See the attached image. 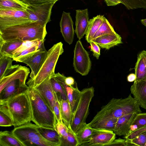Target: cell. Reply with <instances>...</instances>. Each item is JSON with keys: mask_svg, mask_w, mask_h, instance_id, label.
Instances as JSON below:
<instances>
[{"mask_svg": "<svg viewBox=\"0 0 146 146\" xmlns=\"http://www.w3.org/2000/svg\"><path fill=\"white\" fill-rule=\"evenodd\" d=\"M26 92L17 94L6 100H0V111L11 118L15 127L31 121V106Z\"/></svg>", "mask_w": 146, "mask_h": 146, "instance_id": "1", "label": "cell"}, {"mask_svg": "<svg viewBox=\"0 0 146 146\" xmlns=\"http://www.w3.org/2000/svg\"><path fill=\"white\" fill-rule=\"evenodd\" d=\"M46 24L30 22L12 25L0 30V40L10 41L19 39L23 41L45 40Z\"/></svg>", "mask_w": 146, "mask_h": 146, "instance_id": "2", "label": "cell"}, {"mask_svg": "<svg viewBox=\"0 0 146 146\" xmlns=\"http://www.w3.org/2000/svg\"><path fill=\"white\" fill-rule=\"evenodd\" d=\"M26 92L31 106V121L39 127L55 130L57 121L50 107L35 88L29 87Z\"/></svg>", "mask_w": 146, "mask_h": 146, "instance_id": "3", "label": "cell"}, {"mask_svg": "<svg viewBox=\"0 0 146 146\" xmlns=\"http://www.w3.org/2000/svg\"><path fill=\"white\" fill-rule=\"evenodd\" d=\"M141 112L140 105L130 94L124 98H112L101 108L90 122L102 119L118 118L126 114Z\"/></svg>", "mask_w": 146, "mask_h": 146, "instance_id": "4", "label": "cell"}, {"mask_svg": "<svg viewBox=\"0 0 146 146\" xmlns=\"http://www.w3.org/2000/svg\"><path fill=\"white\" fill-rule=\"evenodd\" d=\"M61 42L54 44L47 51L46 58L38 73L33 79H29L27 84L31 88H35L45 80L54 76L55 66L58 58L64 52Z\"/></svg>", "mask_w": 146, "mask_h": 146, "instance_id": "5", "label": "cell"}, {"mask_svg": "<svg viewBox=\"0 0 146 146\" xmlns=\"http://www.w3.org/2000/svg\"><path fill=\"white\" fill-rule=\"evenodd\" d=\"M39 127L30 122L15 127L12 131L24 146H57L42 135L39 131Z\"/></svg>", "mask_w": 146, "mask_h": 146, "instance_id": "6", "label": "cell"}, {"mask_svg": "<svg viewBox=\"0 0 146 146\" xmlns=\"http://www.w3.org/2000/svg\"><path fill=\"white\" fill-rule=\"evenodd\" d=\"M94 92L93 87L85 88L81 91L78 104L73 113L71 124V129L75 133L87 124L86 120Z\"/></svg>", "mask_w": 146, "mask_h": 146, "instance_id": "7", "label": "cell"}, {"mask_svg": "<svg viewBox=\"0 0 146 146\" xmlns=\"http://www.w3.org/2000/svg\"><path fill=\"white\" fill-rule=\"evenodd\" d=\"M91 66L89 54L79 40L76 42L74 50L73 66L74 69L82 76H85L90 72Z\"/></svg>", "mask_w": 146, "mask_h": 146, "instance_id": "8", "label": "cell"}, {"mask_svg": "<svg viewBox=\"0 0 146 146\" xmlns=\"http://www.w3.org/2000/svg\"><path fill=\"white\" fill-rule=\"evenodd\" d=\"M26 10L0 9V30L12 25L32 22Z\"/></svg>", "mask_w": 146, "mask_h": 146, "instance_id": "9", "label": "cell"}, {"mask_svg": "<svg viewBox=\"0 0 146 146\" xmlns=\"http://www.w3.org/2000/svg\"><path fill=\"white\" fill-rule=\"evenodd\" d=\"M55 3L50 2L38 5H29L26 11L29 19L32 22H42L46 25L51 21V11Z\"/></svg>", "mask_w": 146, "mask_h": 146, "instance_id": "10", "label": "cell"}, {"mask_svg": "<svg viewBox=\"0 0 146 146\" xmlns=\"http://www.w3.org/2000/svg\"><path fill=\"white\" fill-rule=\"evenodd\" d=\"M30 73L29 68L19 65H12L8 69L3 77L0 79V91L11 81L19 79L26 82Z\"/></svg>", "mask_w": 146, "mask_h": 146, "instance_id": "11", "label": "cell"}, {"mask_svg": "<svg viewBox=\"0 0 146 146\" xmlns=\"http://www.w3.org/2000/svg\"><path fill=\"white\" fill-rule=\"evenodd\" d=\"M28 88L25 82L20 79L13 80L0 91V100H6L17 94L26 92Z\"/></svg>", "mask_w": 146, "mask_h": 146, "instance_id": "12", "label": "cell"}, {"mask_svg": "<svg viewBox=\"0 0 146 146\" xmlns=\"http://www.w3.org/2000/svg\"><path fill=\"white\" fill-rule=\"evenodd\" d=\"M70 12L63 11L60 22V32L65 41L69 44H72L74 36V23Z\"/></svg>", "mask_w": 146, "mask_h": 146, "instance_id": "13", "label": "cell"}, {"mask_svg": "<svg viewBox=\"0 0 146 146\" xmlns=\"http://www.w3.org/2000/svg\"><path fill=\"white\" fill-rule=\"evenodd\" d=\"M115 138L116 134L113 131L100 129L90 141L81 146H108Z\"/></svg>", "mask_w": 146, "mask_h": 146, "instance_id": "14", "label": "cell"}, {"mask_svg": "<svg viewBox=\"0 0 146 146\" xmlns=\"http://www.w3.org/2000/svg\"><path fill=\"white\" fill-rule=\"evenodd\" d=\"M47 52L46 50H38L23 62V63L27 65L31 69L30 79H33L38 73L46 58Z\"/></svg>", "mask_w": 146, "mask_h": 146, "instance_id": "15", "label": "cell"}, {"mask_svg": "<svg viewBox=\"0 0 146 146\" xmlns=\"http://www.w3.org/2000/svg\"><path fill=\"white\" fill-rule=\"evenodd\" d=\"M88 9L76 10L75 32L80 40L85 35L89 23Z\"/></svg>", "mask_w": 146, "mask_h": 146, "instance_id": "16", "label": "cell"}, {"mask_svg": "<svg viewBox=\"0 0 146 146\" xmlns=\"http://www.w3.org/2000/svg\"><path fill=\"white\" fill-rule=\"evenodd\" d=\"M34 88L37 90L53 111L57 98L52 87L50 79L45 80Z\"/></svg>", "mask_w": 146, "mask_h": 146, "instance_id": "17", "label": "cell"}, {"mask_svg": "<svg viewBox=\"0 0 146 146\" xmlns=\"http://www.w3.org/2000/svg\"><path fill=\"white\" fill-rule=\"evenodd\" d=\"M130 91L140 107L146 110V78L139 81H134Z\"/></svg>", "mask_w": 146, "mask_h": 146, "instance_id": "18", "label": "cell"}, {"mask_svg": "<svg viewBox=\"0 0 146 146\" xmlns=\"http://www.w3.org/2000/svg\"><path fill=\"white\" fill-rule=\"evenodd\" d=\"M137 113H133L126 114L118 118L114 133L118 136H126Z\"/></svg>", "mask_w": 146, "mask_h": 146, "instance_id": "19", "label": "cell"}, {"mask_svg": "<svg viewBox=\"0 0 146 146\" xmlns=\"http://www.w3.org/2000/svg\"><path fill=\"white\" fill-rule=\"evenodd\" d=\"M92 41L101 48L106 50L122 43L121 37L116 32L102 36Z\"/></svg>", "mask_w": 146, "mask_h": 146, "instance_id": "20", "label": "cell"}, {"mask_svg": "<svg viewBox=\"0 0 146 146\" xmlns=\"http://www.w3.org/2000/svg\"><path fill=\"white\" fill-rule=\"evenodd\" d=\"M65 78H62L58 81L64 88L66 92L68 100L70 105L73 113L75 110L80 98L81 91L78 89L76 83L73 86H69L65 82Z\"/></svg>", "mask_w": 146, "mask_h": 146, "instance_id": "21", "label": "cell"}, {"mask_svg": "<svg viewBox=\"0 0 146 146\" xmlns=\"http://www.w3.org/2000/svg\"><path fill=\"white\" fill-rule=\"evenodd\" d=\"M23 41L16 39L5 41L0 40V56L13 58V53L21 45Z\"/></svg>", "mask_w": 146, "mask_h": 146, "instance_id": "22", "label": "cell"}, {"mask_svg": "<svg viewBox=\"0 0 146 146\" xmlns=\"http://www.w3.org/2000/svg\"><path fill=\"white\" fill-rule=\"evenodd\" d=\"M136 79L139 81L146 78V50L141 51L138 55L135 67Z\"/></svg>", "mask_w": 146, "mask_h": 146, "instance_id": "23", "label": "cell"}, {"mask_svg": "<svg viewBox=\"0 0 146 146\" xmlns=\"http://www.w3.org/2000/svg\"><path fill=\"white\" fill-rule=\"evenodd\" d=\"M104 18V15H98L90 19L85 35V38L89 43L102 24Z\"/></svg>", "mask_w": 146, "mask_h": 146, "instance_id": "24", "label": "cell"}, {"mask_svg": "<svg viewBox=\"0 0 146 146\" xmlns=\"http://www.w3.org/2000/svg\"><path fill=\"white\" fill-rule=\"evenodd\" d=\"M100 129L89 127L87 124L79 129L75 133L79 142L78 146H81L90 141L94 135Z\"/></svg>", "mask_w": 146, "mask_h": 146, "instance_id": "25", "label": "cell"}, {"mask_svg": "<svg viewBox=\"0 0 146 146\" xmlns=\"http://www.w3.org/2000/svg\"><path fill=\"white\" fill-rule=\"evenodd\" d=\"M118 118H104L87 124L89 127L94 128L114 131Z\"/></svg>", "mask_w": 146, "mask_h": 146, "instance_id": "26", "label": "cell"}, {"mask_svg": "<svg viewBox=\"0 0 146 146\" xmlns=\"http://www.w3.org/2000/svg\"><path fill=\"white\" fill-rule=\"evenodd\" d=\"M0 146H24L15 136L12 131H1Z\"/></svg>", "mask_w": 146, "mask_h": 146, "instance_id": "27", "label": "cell"}, {"mask_svg": "<svg viewBox=\"0 0 146 146\" xmlns=\"http://www.w3.org/2000/svg\"><path fill=\"white\" fill-rule=\"evenodd\" d=\"M60 102L62 121L69 129H71V124L73 112L70 105L68 100L62 99Z\"/></svg>", "mask_w": 146, "mask_h": 146, "instance_id": "28", "label": "cell"}, {"mask_svg": "<svg viewBox=\"0 0 146 146\" xmlns=\"http://www.w3.org/2000/svg\"><path fill=\"white\" fill-rule=\"evenodd\" d=\"M29 5L21 0H0V9L24 11Z\"/></svg>", "mask_w": 146, "mask_h": 146, "instance_id": "29", "label": "cell"}, {"mask_svg": "<svg viewBox=\"0 0 146 146\" xmlns=\"http://www.w3.org/2000/svg\"><path fill=\"white\" fill-rule=\"evenodd\" d=\"M39 131L42 135L46 139L60 146L61 137L56 130H53L39 127Z\"/></svg>", "mask_w": 146, "mask_h": 146, "instance_id": "30", "label": "cell"}, {"mask_svg": "<svg viewBox=\"0 0 146 146\" xmlns=\"http://www.w3.org/2000/svg\"><path fill=\"white\" fill-rule=\"evenodd\" d=\"M50 81L54 91L57 99L60 101L61 100H68L66 90L61 83L54 76L50 78Z\"/></svg>", "mask_w": 146, "mask_h": 146, "instance_id": "31", "label": "cell"}, {"mask_svg": "<svg viewBox=\"0 0 146 146\" xmlns=\"http://www.w3.org/2000/svg\"><path fill=\"white\" fill-rule=\"evenodd\" d=\"M38 44L25 50L18 54L14 56V61L23 62L27 59L33 56L38 50Z\"/></svg>", "mask_w": 146, "mask_h": 146, "instance_id": "32", "label": "cell"}, {"mask_svg": "<svg viewBox=\"0 0 146 146\" xmlns=\"http://www.w3.org/2000/svg\"><path fill=\"white\" fill-rule=\"evenodd\" d=\"M115 32L113 27L110 25L108 20L104 17L102 24L93 37L92 40L102 36L113 34Z\"/></svg>", "mask_w": 146, "mask_h": 146, "instance_id": "33", "label": "cell"}, {"mask_svg": "<svg viewBox=\"0 0 146 146\" xmlns=\"http://www.w3.org/2000/svg\"><path fill=\"white\" fill-rule=\"evenodd\" d=\"M146 125V113H137L132 121L128 133L132 132L140 127Z\"/></svg>", "mask_w": 146, "mask_h": 146, "instance_id": "34", "label": "cell"}, {"mask_svg": "<svg viewBox=\"0 0 146 146\" xmlns=\"http://www.w3.org/2000/svg\"><path fill=\"white\" fill-rule=\"evenodd\" d=\"M60 146H78L79 144L75 133L71 129H69L68 136L65 138L61 137Z\"/></svg>", "mask_w": 146, "mask_h": 146, "instance_id": "35", "label": "cell"}, {"mask_svg": "<svg viewBox=\"0 0 146 146\" xmlns=\"http://www.w3.org/2000/svg\"><path fill=\"white\" fill-rule=\"evenodd\" d=\"M121 3L128 10L146 9V0H121Z\"/></svg>", "mask_w": 146, "mask_h": 146, "instance_id": "36", "label": "cell"}, {"mask_svg": "<svg viewBox=\"0 0 146 146\" xmlns=\"http://www.w3.org/2000/svg\"><path fill=\"white\" fill-rule=\"evenodd\" d=\"M13 58L10 57L0 56V79L3 77L7 70L13 65Z\"/></svg>", "mask_w": 146, "mask_h": 146, "instance_id": "37", "label": "cell"}, {"mask_svg": "<svg viewBox=\"0 0 146 146\" xmlns=\"http://www.w3.org/2000/svg\"><path fill=\"white\" fill-rule=\"evenodd\" d=\"M125 140L129 146H145L146 143V131L141 133L132 139Z\"/></svg>", "mask_w": 146, "mask_h": 146, "instance_id": "38", "label": "cell"}, {"mask_svg": "<svg viewBox=\"0 0 146 146\" xmlns=\"http://www.w3.org/2000/svg\"><path fill=\"white\" fill-rule=\"evenodd\" d=\"M40 40L23 41L21 45L13 53V58L23 50L38 44Z\"/></svg>", "mask_w": 146, "mask_h": 146, "instance_id": "39", "label": "cell"}, {"mask_svg": "<svg viewBox=\"0 0 146 146\" xmlns=\"http://www.w3.org/2000/svg\"><path fill=\"white\" fill-rule=\"evenodd\" d=\"M69 129L63 122H56L55 129L62 137L65 138L68 135Z\"/></svg>", "mask_w": 146, "mask_h": 146, "instance_id": "40", "label": "cell"}, {"mask_svg": "<svg viewBox=\"0 0 146 146\" xmlns=\"http://www.w3.org/2000/svg\"><path fill=\"white\" fill-rule=\"evenodd\" d=\"M13 125V121L7 114L0 111V126L9 127Z\"/></svg>", "mask_w": 146, "mask_h": 146, "instance_id": "41", "label": "cell"}, {"mask_svg": "<svg viewBox=\"0 0 146 146\" xmlns=\"http://www.w3.org/2000/svg\"><path fill=\"white\" fill-rule=\"evenodd\" d=\"M53 111L57 122H63L61 115L60 102L57 98L53 108Z\"/></svg>", "mask_w": 146, "mask_h": 146, "instance_id": "42", "label": "cell"}, {"mask_svg": "<svg viewBox=\"0 0 146 146\" xmlns=\"http://www.w3.org/2000/svg\"><path fill=\"white\" fill-rule=\"evenodd\" d=\"M146 131V125L140 127L131 132H129L124 138L126 140H130L133 139L141 133Z\"/></svg>", "mask_w": 146, "mask_h": 146, "instance_id": "43", "label": "cell"}, {"mask_svg": "<svg viewBox=\"0 0 146 146\" xmlns=\"http://www.w3.org/2000/svg\"><path fill=\"white\" fill-rule=\"evenodd\" d=\"M89 43L91 46L90 51L92 52L93 56L98 59L100 55V47L93 41H90Z\"/></svg>", "mask_w": 146, "mask_h": 146, "instance_id": "44", "label": "cell"}, {"mask_svg": "<svg viewBox=\"0 0 146 146\" xmlns=\"http://www.w3.org/2000/svg\"><path fill=\"white\" fill-rule=\"evenodd\" d=\"M27 4L30 5H38L50 2L56 3L58 0H21Z\"/></svg>", "mask_w": 146, "mask_h": 146, "instance_id": "45", "label": "cell"}, {"mask_svg": "<svg viewBox=\"0 0 146 146\" xmlns=\"http://www.w3.org/2000/svg\"><path fill=\"white\" fill-rule=\"evenodd\" d=\"M108 146H128V145L125 139L119 138L117 139H115Z\"/></svg>", "mask_w": 146, "mask_h": 146, "instance_id": "46", "label": "cell"}, {"mask_svg": "<svg viewBox=\"0 0 146 146\" xmlns=\"http://www.w3.org/2000/svg\"><path fill=\"white\" fill-rule=\"evenodd\" d=\"M65 82L66 85L70 86H74L76 83L74 79L72 77H66L65 79Z\"/></svg>", "mask_w": 146, "mask_h": 146, "instance_id": "47", "label": "cell"}, {"mask_svg": "<svg viewBox=\"0 0 146 146\" xmlns=\"http://www.w3.org/2000/svg\"><path fill=\"white\" fill-rule=\"evenodd\" d=\"M108 6H115L121 3V0H104Z\"/></svg>", "mask_w": 146, "mask_h": 146, "instance_id": "48", "label": "cell"}, {"mask_svg": "<svg viewBox=\"0 0 146 146\" xmlns=\"http://www.w3.org/2000/svg\"><path fill=\"white\" fill-rule=\"evenodd\" d=\"M136 78V76L135 74L131 73L127 76V81L129 82H134Z\"/></svg>", "mask_w": 146, "mask_h": 146, "instance_id": "49", "label": "cell"}, {"mask_svg": "<svg viewBox=\"0 0 146 146\" xmlns=\"http://www.w3.org/2000/svg\"><path fill=\"white\" fill-rule=\"evenodd\" d=\"M141 22L142 24L146 27V19L141 20Z\"/></svg>", "mask_w": 146, "mask_h": 146, "instance_id": "50", "label": "cell"}, {"mask_svg": "<svg viewBox=\"0 0 146 146\" xmlns=\"http://www.w3.org/2000/svg\"><path fill=\"white\" fill-rule=\"evenodd\" d=\"M145 146H146V144H145Z\"/></svg>", "mask_w": 146, "mask_h": 146, "instance_id": "51", "label": "cell"}]
</instances>
